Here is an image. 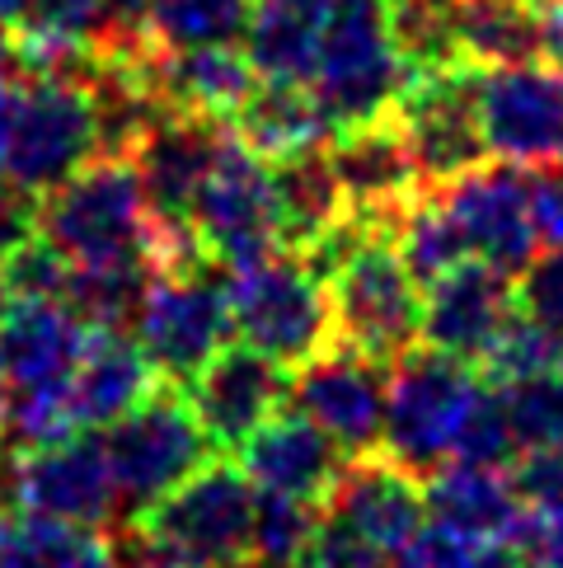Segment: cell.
Instances as JSON below:
<instances>
[{
  "instance_id": "obj_39",
  "label": "cell",
  "mask_w": 563,
  "mask_h": 568,
  "mask_svg": "<svg viewBox=\"0 0 563 568\" xmlns=\"http://www.w3.org/2000/svg\"><path fill=\"white\" fill-rule=\"evenodd\" d=\"M291 568H390V555L376 550V545H367L357 531H348L344 521H334L325 513L315 540L306 545V555H300Z\"/></svg>"
},
{
  "instance_id": "obj_19",
  "label": "cell",
  "mask_w": 563,
  "mask_h": 568,
  "mask_svg": "<svg viewBox=\"0 0 563 568\" xmlns=\"http://www.w3.org/2000/svg\"><path fill=\"white\" fill-rule=\"evenodd\" d=\"M516 311V287L508 273L465 258L447 277H437L422 296V343L437 353H451L470 367H484L493 338Z\"/></svg>"
},
{
  "instance_id": "obj_29",
  "label": "cell",
  "mask_w": 563,
  "mask_h": 568,
  "mask_svg": "<svg viewBox=\"0 0 563 568\" xmlns=\"http://www.w3.org/2000/svg\"><path fill=\"white\" fill-rule=\"evenodd\" d=\"M455 43L474 71L540 62V14L531 0H460Z\"/></svg>"
},
{
  "instance_id": "obj_26",
  "label": "cell",
  "mask_w": 563,
  "mask_h": 568,
  "mask_svg": "<svg viewBox=\"0 0 563 568\" xmlns=\"http://www.w3.org/2000/svg\"><path fill=\"white\" fill-rule=\"evenodd\" d=\"M273 207H277V250L300 258L315 245H325L352 216L325 146L273 160Z\"/></svg>"
},
{
  "instance_id": "obj_32",
  "label": "cell",
  "mask_w": 563,
  "mask_h": 568,
  "mask_svg": "<svg viewBox=\"0 0 563 568\" xmlns=\"http://www.w3.org/2000/svg\"><path fill=\"white\" fill-rule=\"evenodd\" d=\"M395 250L405 258V268L413 273L418 287H432L437 277H447L451 268H460V263L470 258L465 235H460L451 212L441 207V197H432V193H422L413 207L399 216Z\"/></svg>"
},
{
  "instance_id": "obj_44",
  "label": "cell",
  "mask_w": 563,
  "mask_h": 568,
  "mask_svg": "<svg viewBox=\"0 0 563 568\" xmlns=\"http://www.w3.org/2000/svg\"><path fill=\"white\" fill-rule=\"evenodd\" d=\"M0 568H48L43 526L14 517L6 507H0Z\"/></svg>"
},
{
  "instance_id": "obj_50",
  "label": "cell",
  "mask_w": 563,
  "mask_h": 568,
  "mask_svg": "<svg viewBox=\"0 0 563 568\" xmlns=\"http://www.w3.org/2000/svg\"><path fill=\"white\" fill-rule=\"evenodd\" d=\"M10 301H14V296H10V282H6V268H0V315L10 311Z\"/></svg>"
},
{
  "instance_id": "obj_13",
  "label": "cell",
  "mask_w": 563,
  "mask_h": 568,
  "mask_svg": "<svg viewBox=\"0 0 563 568\" xmlns=\"http://www.w3.org/2000/svg\"><path fill=\"white\" fill-rule=\"evenodd\" d=\"M386 399H390V367L348 348V343H334L319 357L300 362L291 372V395H287L291 409L306 414L315 428H325L344 456L380 452Z\"/></svg>"
},
{
  "instance_id": "obj_48",
  "label": "cell",
  "mask_w": 563,
  "mask_h": 568,
  "mask_svg": "<svg viewBox=\"0 0 563 568\" xmlns=\"http://www.w3.org/2000/svg\"><path fill=\"white\" fill-rule=\"evenodd\" d=\"M484 568H526V559H521L516 545H489Z\"/></svg>"
},
{
  "instance_id": "obj_40",
  "label": "cell",
  "mask_w": 563,
  "mask_h": 568,
  "mask_svg": "<svg viewBox=\"0 0 563 568\" xmlns=\"http://www.w3.org/2000/svg\"><path fill=\"white\" fill-rule=\"evenodd\" d=\"M512 484H516V494L531 513L563 507V442L521 452V460L512 465Z\"/></svg>"
},
{
  "instance_id": "obj_6",
  "label": "cell",
  "mask_w": 563,
  "mask_h": 568,
  "mask_svg": "<svg viewBox=\"0 0 563 568\" xmlns=\"http://www.w3.org/2000/svg\"><path fill=\"white\" fill-rule=\"evenodd\" d=\"M109 155L104 109L90 75H19L6 174L33 193L57 189L90 160Z\"/></svg>"
},
{
  "instance_id": "obj_42",
  "label": "cell",
  "mask_w": 563,
  "mask_h": 568,
  "mask_svg": "<svg viewBox=\"0 0 563 568\" xmlns=\"http://www.w3.org/2000/svg\"><path fill=\"white\" fill-rule=\"evenodd\" d=\"M43 536H48V568H127L109 536L52 531V526H43Z\"/></svg>"
},
{
  "instance_id": "obj_47",
  "label": "cell",
  "mask_w": 563,
  "mask_h": 568,
  "mask_svg": "<svg viewBox=\"0 0 563 568\" xmlns=\"http://www.w3.org/2000/svg\"><path fill=\"white\" fill-rule=\"evenodd\" d=\"M19 71V57H14V29L0 19V80Z\"/></svg>"
},
{
  "instance_id": "obj_30",
  "label": "cell",
  "mask_w": 563,
  "mask_h": 568,
  "mask_svg": "<svg viewBox=\"0 0 563 568\" xmlns=\"http://www.w3.org/2000/svg\"><path fill=\"white\" fill-rule=\"evenodd\" d=\"M254 0H136V24L165 52L231 48L249 29Z\"/></svg>"
},
{
  "instance_id": "obj_28",
  "label": "cell",
  "mask_w": 563,
  "mask_h": 568,
  "mask_svg": "<svg viewBox=\"0 0 563 568\" xmlns=\"http://www.w3.org/2000/svg\"><path fill=\"white\" fill-rule=\"evenodd\" d=\"M329 10L334 0H254L249 29H245V57L254 62L258 80L310 85Z\"/></svg>"
},
{
  "instance_id": "obj_46",
  "label": "cell",
  "mask_w": 563,
  "mask_h": 568,
  "mask_svg": "<svg viewBox=\"0 0 563 568\" xmlns=\"http://www.w3.org/2000/svg\"><path fill=\"white\" fill-rule=\"evenodd\" d=\"M14 85L19 80H0V174H6V151H10V123H14Z\"/></svg>"
},
{
  "instance_id": "obj_43",
  "label": "cell",
  "mask_w": 563,
  "mask_h": 568,
  "mask_svg": "<svg viewBox=\"0 0 563 568\" xmlns=\"http://www.w3.org/2000/svg\"><path fill=\"white\" fill-rule=\"evenodd\" d=\"M531 216L540 245H563V160L531 170Z\"/></svg>"
},
{
  "instance_id": "obj_1",
  "label": "cell",
  "mask_w": 563,
  "mask_h": 568,
  "mask_svg": "<svg viewBox=\"0 0 563 568\" xmlns=\"http://www.w3.org/2000/svg\"><path fill=\"white\" fill-rule=\"evenodd\" d=\"M38 235L71 268H117V263L151 268L155 212H151L146 189H141L136 160L99 155L85 170L62 179L57 189H48Z\"/></svg>"
},
{
  "instance_id": "obj_12",
  "label": "cell",
  "mask_w": 563,
  "mask_h": 568,
  "mask_svg": "<svg viewBox=\"0 0 563 568\" xmlns=\"http://www.w3.org/2000/svg\"><path fill=\"white\" fill-rule=\"evenodd\" d=\"M479 71L455 67V71H432L413 75L405 99L395 104V128L405 132L409 155L428 189H441L460 179L465 170L484 165L489 141L479 128Z\"/></svg>"
},
{
  "instance_id": "obj_33",
  "label": "cell",
  "mask_w": 563,
  "mask_h": 568,
  "mask_svg": "<svg viewBox=\"0 0 563 568\" xmlns=\"http://www.w3.org/2000/svg\"><path fill=\"white\" fill-rule=\"evenodd\" d=\"M550 372H563V334L531 320L526 311H512L484 357V376L493 385H508V381L550 376Z\"/></svg>"
},
{
  "instance_id": "obj_15",
  "label": "cell",
  "mask_w": 563,
  "mask_h": 568,
  "mask_svg": "<svg viewBox=\"0 0 563 568\" xmlns=\"http://www.w3.org/2000/svg\"><path fill=\"white\" fill-rule=\"evenodd\" d=\"M474 94L493 160L526 170L563 160V67L516 62L479 71Z\"/></svg>"
},
{
  "instance_id": "obj_34",
  "label": "cell",
  "mask_w": 563,
  "mask_h": 568,
  "mask_svg": "<svg viewBox=\"0 0 563 568\" xmlns=\"http://www.w3.org/2000/svg\"><path fill=\"white\" fill-rule=\"evenodd\" d=\"M498 395H502V414H508L516 452L563 442V372L508 381L498 385Z\"/></svg>"
},
{
  "instance_id": "obj_22",
  "label": "cell",
  "mask_w": 563,
  "mask_h": 568,
  "mask_svg": "<svg viewBox=\"0 0 563 568\" xmlns=\"http://www.w3.org/2000/svg\"><path fill=\"white\" fill-rule=\"evenodd\" d=\"M221 136H226V123H207V118H188V113H160L141 132L132 160H136L141 189L151 197V212L160 221L188 226L197 184H203Z\"/></svg>"
},
{
  "instance_id": "obj_9",
  "label": "cell",
  "mask_w": 563,
  "mask_h": 568,
  "mask_svg": "<svg viewBox=\"0 0 563 568\" xmlns=\"http://www.w3.org/2000/svg\"><path fill=\"white\" fill-rule=\"evenodd\" d=\"M212 268L216 263H203L188 273H155L146 282L132 320L155 381L188 385L231 343V287Z\"/></svg>"
},
{
  "instance_id": "obj_18",
  "label": "cell",
  "mask_w": 563,
  "mask_h": 568,
  "mask_svg": "<svg viewBox=\"0 0 563 568\" xmlns=\"http://www.w3.org/2000/svg\"><path fill=\"white\" fill-rule=\"evenodd\" d=\"M334 521H344L367 545L386 550L390 559L428 526V498H422V475L395 465L390 456L367 452L348 456L334 494L325 503Z\"/></svg>"
},
{
  "instance_id": "obj_24",
  "label": "cell",
  "mask_w": 563,
  "mask_h": 568,
  "mask_svg": "<svg viewBox=\"0 0 563 568\" xmlns=\"http://www.w3.org/2000/svg\"><path fill=\"white\" fill-rule=\"evenodd\" d=\"M90 324L62 301H10L0 315V376L10 395L66 385Z\"/></svg>"
},
{
  "instance_id": "obj_17",
  "label": "cell",
  "mask_w": 563,
  "mask_h": 568,
  "mask_svg": "<svg viewBox=\"0 0 563 568\" xmlns=\"http://www.w3.org/2000/svg\"><path fill=\"white\" fill-rule=\"evenodd\" d=\"M329 160L338 170V184H344L348 212L357 221H367V226L386 231L390 240H395L399 216L428 193V184H422V174H418L413 155H409L405 132L395 128V118L334 132Z\"/></svg>"
},
{
  "instance_id": "obj_37",
  "label": "cell",
  "mask_w": 563,
  "mask_h": 568,
  "mask_svg": "<svg viewBox=\"0 0 563 568\" xmlns=\"http://www.w3.org/2000/svg\"><path fill=\"white\" fill-rule=\"evenodd\" d=\"M484 555H489L484 540H470V536L451 531V526L428 521L405 550L395 555L390 568H484Z\"/></svg>"
},
{
  "instance_id": "obj_4",
  "label": "cell",
  "mask_w": 563,
  "mask_h": 568,
  "mask_svg": "<svg viewBox=\"0 0 563 568\" xmlns=\"http://www.w3.org/2000/svg\"><path fill=\"white\" fill-rule=\"evenodd\" d=\"M235 334L264 357L296 372L300 362L334 348V301L325 277L300 254L273 250L226 277Z\"/></svg>"
},
{
  "instance_id": "obj_10",
  "label": "cell",
  "mask_w": 563,
  "mask_h": 568,
  "mask_svg": "<svg viewBox=\"0 0 563 568\" xmlns=\"http://www.w3.org/2000/svg\"><path fill=\"white\" fill-rule=\"evenodd\" d=\"M6 484L14 513L33 526L109 536L117 517V484L109 475L104 442H90V433L24 446L10 460Z\"/></svg>"
},
{
  "instance_id": "obj_36",
  "label": "cell",
  "mask_w": 563,
  "mask_h": 568,
  "mask_svg": "<svg viewBox=\"0 0 563 568\" xmlns=\"http://www.w3.org/2000/svg\"><path fill=\"white\" fill-rule=\"evenodd\" d=\"M512 456H516V442H512V428H508V414H502V395H498V385H489V376H484L465 423H460V442H455L451 460L508 465Z\"/></svg>"
},
{
  "instance_id": "obj_27",
  "label": "cell",
  "mask_w": 563,
  "mask_h": 568,
  "mask_svg": "<svg viewBox=\"0 0 563 568\" xmlns=\"http://www.w3.org/2000/svg\"><path fill=\"white\" fill-rule=\"evenodd\" d=\"M235 136L254 146L268 160H287L300 151H319L334 141V128L310 85H296V80H258L254 94L245 99V109L235 113Z\"/></svg>"
},
{
  "instance_id": "obj_7",
  "label": "cell",
  "mask_w": 563,
  "mask_h": 568,
  "mask_svg": "<svg viewBox=\"0 0 563 568\" xmlns=\"http://www.w3.org/2000/svg\"><path fill=\"white\" fill-rule=\"evenodd\" d=\"M479 385H484V376H474L470 362L437 353L428 343L390 362L380 456H390L413 475H432L437 465H447L455 456L460 423H465Z\"/></svg>"
},
{
  "instance_id": "obj_38",
  "label": "cell",
  "mask_w": 563,
  "mask_h": 568,
  "mask_svg": "<svg viewBox=\"0 0 563 568\" xmlns=\"http://www.w3.org/2000/svg\"><path fill=\"white\" fill-rule=\"evenodd\" d=\"M516 311H526L531 320L563 334V245L535 254L516 273Z\"/></svg>"
},
{
  "instance_id": "obj_41",
  "label": "cell",
  "mask_w": 563,
  "mask_h": 568,
  "mask_svg": "<svg viewBox=\"0 0 563 568\" xmlns=\"http://www.w3.org/2000/svg\"><path fill=\"white\" fill-rule=\"evenodd\" d=\"M38 221H43V193L0 174V263L38 240Z\"/></svg>"
},
{
  "instance_id": "obj_49",
  "label": "cell",
  "mask_w": 563,
  "mask_h": 568,
  "mask_svg": "<svg viewBox=\"0 0 563 568\" xmlns=\"http://www.w3.org/2000/svg\"><path fill=\"white\" fill-rule=\"evenodd\" d=\"M29 6H33V0H0V19H6V24H14V19L29 14Z\"/></svg>"
},
{
  "instance_id": "obj_16",
  "label": "cell",
  "mask_w": 563,
  "mask_h": 568,
  "mask_svg": "<svg viewBox=\"0 0 563 568\" xmlns=\"http://www.w3.org/2000/svg\"><path fill=\"white\" fill-rule=\"evenodd\" d=\"M184 390L216 452H239L268 418L287 409L291 372L249 343H226Z\"/></svg>"
},
{
  "instance_id": "obj_5",
  "label": "cell",
  "mask_w": 563,
  "mask_h": 568,
  "mask_svg": "<svg viewBox=\"0 0 563 568\" xmlns=\"http://www.w3.org/2000/svg\"><path fill=\"white\" fill-rule=\"evenodd\" d=\"M325 287L334 301L338 343L386 367L422 343V292L386 231H361L352 250L325 273Z\"/></svg>"
},
{
  "instance_id": "obj_35",
  "label": "cell",
  "mask_w": 563,
  "mask_h": 568,
  "mask_svg": "<svg viewBox=\"0 0 563 568\" xmlns=\"http://www.w3.org/2000/svg\"><path fill=\"white\" fill-rule=\"evenodd\" d=\"M319 521H325V507L258 494V513H254V568H291L300 555H306V545L315 540Z\"/></svg>"
},
{
  "instance_id": "obj_14",
  "label": "cell",
  "mask_w": 563,
  "mask_h": 568,
  "mask_svg": "<svg viewBox=\"0 0 563 568\" xmlns=\"http://www.w3.org/2000/svg\"><path fill=\"white\" fill-rule=\"evenodd\" d=\"M441 207L465 235L470 258L516 277L540 250L535 216H531V170L512 160H484L460 179L437 189Z\"/></svg>"
},
{
  "instance_id": "obj_11",
  "label": "cell",
  "mask_w": 563,
  "mask_h": 568,
  "mask_svg": "<svg viewBox=\"0 0 563 568\" xmlns=\"http://www.w3.org/2000/svg\"><path fill=\"white\" fill-rule=\"evenodd\" d=\"M188 226L216 268H245L277 250V207H273V165L226 128L212 165L197 184Z\"/></svg>"
},
{
  "instance_id": "obj_20",
  "label": "cell",
  "mask_w": 563,
  "mask_h": 568,
  "mask_svg": "<svg viewBox=\"0 0 563 568\" xmlns=\"http://www.w3.org/2000/svg\"><path fill=\"white\" fill-rule=\"evenodd\" d=\"M235 456L258 494L296 498L310 507L329 503L338 475H344V460H348L325 428H315V423L296 409L268 418Z\"/></svg>"
},
{
  "instance_id": "obj_31",
  "label": "cell",
  "mask_w": 563,
  "mask_h": 568,
  "mask_svg": "<svg viewBox=\"0 0 563 568\" xmlns=\"http://www.w3.org/2000/svg\"><path fill=\"white\" fill-rule=\"evenodd\" d=\"M455 10L460 0H386L390 38L413 75L465 67L455 43Z\"/></svg>"
},
{
  "instance_id": "obj_3",
  "label": "cell",
  "mask_w": 563,
  "mask_h": 568,
  "mask_svg": "<svg viewBox=\"0 0 563 568\" xmlns=\"http://www.w3.org/2000/svg\"><path fill=\"white\" fill-rule=\"evenodd\" d=\"M409 62L399 57L386 19V0H334L310 90L334 132L390 118L409 90Z\"/></svg>"
},
{
  "instance_id": "obj_2",
  "label": "cell",
  "mask_w": 563,
  "mask_h": 568,
  "mask_svg": "<svg viewBox=\"0 0 563 568\" xmlns=\"http://www.w3.org/2000/svg\"><path fill=\"white\" fill-rule=\"evenodd\" d=\"M258 489L235 460L212 456L178 489L136 507L127 536L151 545L178 568H254Z\"/></svg>"
},
{
  "instance_id": "obj_23",
  "label": "cell",
  "mask_w": 563,
  "mask_h": 568,
  "mask_svg": "<svg viewBox=\"0 0 563 568\" xmlns=\"http://www.w3.org/2000/svg\"><path fill=\"white\" fill-rule=\"evenodd\" d=\"M155 372L141 343L127 338L117 324H90L85 348H80L75 367L66 376V414L75 433L109 428L113 418H123L136 399L155 390Z\"/></svg>"
},
{
  "instance_id": "obj_21",
  "label": "cell",
  "mask_w": 563,
  "mask_h": 568,
  "mask_svg": "<svg viewBox=\"0 0 563 568\" xmlns=\"http://www.w3.org/2000/svg\"><path fill=\"white\" fill-rule=\"evenodd\" d=\"M422 498H428V521L484 545H516L531 521V507L521 503L502 465L447 460L432 475H422Z\"/></svg>"
},
{
  "instance_id": "obj_45",
  "label": "cell",
  "mask_w": 563,
  "mask_h": 568,
  "mask_svg": "<svg viewBox=\"0 0 563 568\" xmlns=\"http://www.w3.org/2000/svg\"><path fill=\"white\" fill-rule=\"evenodd\" d=\"M516 550H521V559H526V568H563V507L531 513Z\"/></svg>"
},
{
  "instance_id": "obj_25",
  "label": "cell",
  "mask_w": 563,
  "mask_h": 568,
  "mask_svg": "<svg viewBox=\"0 0 563 568\" xmlns=\"http://www.w3.org/2000/svg\"><path fill=\"white\" fill-rule=\"evenodd\" d=\"M258 85V71L245 52L235 48H193V52H165L160 48L151 90L165 113L207 118V123H235L245 99Z\"/></svg>"
},
{
  "instance_id": "obj_8",
  "label": "cell",
  "mask_w": 563,
  "mask_h": 568,
  "mask_svg": "<svg viewBox=\"0 0 563 568\" xmlns=\"http://www.w3.org/2000/svg\"><path fill=\"white\" fill-rule=\"evenodd\" d=\"M104 456L117 484V498L146 507L203 470L216 456V446L203 433V423H197L184 385L160 381L146 399H136L123 418L109 423Z\"/></svg>"
}]
</instances>
